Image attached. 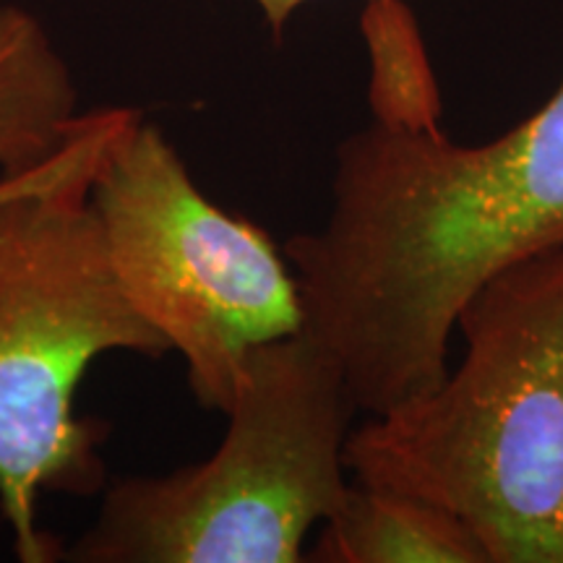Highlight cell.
I'll use <instances>...</instances> for the list:
<instances>
[{"mask_svg":"<svg viewBox=\"0 0 563 563\" xmlns=\"http://www.w3.org/2000/svg\"><path fill=\"white\" fill-rule=\"evenodd\" d=\"M563 243V79L485 144L441 118H371L336 146L323 222L285 243L302 332L340 365L357 412L443 382L475 292Z\"/></svg>","mask_w":563,"mask_h":563,"instance_id":"6da1fadb","label":"cell"},{"mask_svg":"<svg viewBox=\"0 0 563 563\" xmlns=\"http://www.w3.org/2000/svg\"><path fill=\"white\" fill-rule=\"evenodd\" d=\"M441 384L352 428L357 483L456 514L490 563H563V243L493 277Z\"/></svg>","mask_w":563,"mask_h":563,"instance_id":"7a4b0ae2","label":"cell"},{"mask_svg":"<svg viewBox=\"0 0 563 563\" xmlns=\"http://www.w3.org/2000/svg\"><path fill=\"white\" fill-rule=\"evenodd\" d=\"M104 152L0 196V517L24 563L58 559L42 498L104 483L100 431L76 415L91 363L167 352L118 285L91 211Z\"/></svg>","mask_w":563,"mask_h":563,"instance_id":"3957f363","label":"cell"},{"mask_svg":"<svg viewBox=\"0 0 563 563\" xmlns=\"http://www.w3.org/2000/svg\"><path fill=\"white\" fill-rule=\"evenodd\" d=\"M357 407L306 332L249 355L209 460L125 477L66 559L79 563H298L350 488Z\"/></svg>","mask_w":563,"mask_h":563,"instance_id":"277c9868","label":"cell"},{"mask_svg":"<svg viewBox=\"0 0 563 563\" xmlns=\"http://www.w3.org/2000/svg\"><path fill=\"white\" fill-rule=\"evenodd\" d=\"M89 203L123 295L183 357L196 402L224 415L251 352L302 332L285 251L217 207L136 110L104 152Z\"/></svg>","mask_w":563,"mask_h":563,"instance_id":"5b68a950","label":"cell"},{"mask_svg":"<svg viewBox=\"0 0 563 563\" xmlns=\"http://www.w3.org/2000/svg\"><path fill=\"white\" fill-rule=\"evenodd\" d=\"M79 87L40 16L0 9V173L40 165L76 131Z\"/></svg>","mask_w":563,"mask_h":563,"instance_id":"8992f818","label":"cell"},{"mask_svg":"<svg viewBox=\"0 0 563 563\" xmlns=\"http://www.w3.org/2000/svg\"><path fill=\"white\" fill-rule=\"evenodd\" d=\"M323 563H490L477 534L415 493L352 481L340 509L319 527Z\"/></svg>","mask_w":563,"mask_h":563,"instance_id":"52a82bcc","label":"cell"},{"mask_svg":"<svg viewBox=\"0 0 563 563\" xmlns=\"http://www.w3.org/2000/svg\"><path fill=\"white\" fill-rule=\"evenodd\" d=\"M129 112V108H104L84 112L76 131L70 133V139L58 152L51 154L47 159H42L40 165L26 167V170L0 173V196L19 191V188L32 186V183L53 178V175L68 170V167L74 165H81V162H87L89 157L95 159L97 154L108 150L110 141L115 139V133L123 129Z\"/></svg>","mask_w":563,"mask_h":563,"instance_id":"ba28073f","label":"cell"},{"mask_svg":"<svg viewBox=\"0 0 563 563\" xmlns=\"http://www.w3.org/2000/svg\"><path fill=\"white\" fill-rule=\"evenodd\" d=\"M251 3H256V9L262 11L266 26H269V32L274 37H279V34L287 30V24H290L295 13H298L302 5L313 3V0H251Z\"/></svg>","mask_w":563,"mask_h":563,"instance_id":"9c48e42d","label":"cell"}]
</instances>
